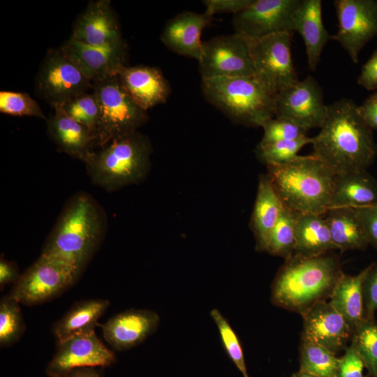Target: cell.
<instances>
[{"instance_id":"d4e9b609","label":"cell","mask_w":377,"mask_h":377,"mask_svg":"<svg viewBox=\"0 0 377 377\" xmlns=\"http://www.w3.org/2000/svg\"><path fill=\"white\" fill-rule=\"evenodd\" d=\"M375 205H377V182L367 170L336 175L330 209Z\"/></svg>"},{"instance_id":"ee69618b","label":"cell","mask_w":377,"mask_h":377,"mask_svg":"<svg viewBox=\"0 0 377 377\" xmlns=\"http://www.w3.org/2000/svg\"><path fill=\"white\" fill-rule=\"evenodd\" d=\"M357 111L369 128L377 130V93L371 94L358 105Z\"/></svg>"},{"instance_id":"d6a6232c","label":"cell","mask_w":377,"mask_h":377,"mask_svg":"<svg viewBox=\"0 0 377 377\" xmlns=\"http://www.w3.org/2000/svg\"><path fill=\"white\" fill-rule=\"evenodd\" d=\"M20 303L9 295L0 302V346L7 347L17 342L25 331Z\"/></svg>"},{"instance_id":"7c38bea8","label":"cell","mask_w":377,"mask_h":377,"mask_svg":"<svg viewBox=\"0 0 377 377\" xmlns=\"http://www.w3.org/2000/svg\"><path fill=\"white\" fill-rule=\"evenodd\" d=\"M338 31L332 36L354 63L364 45L377 36V1L336 0Z\"/></svg>"},{"instance_id":"5b68a950","label":"cell","mask_w":377,"mask_h":377,"mask_svg":"<svg viewBox=\"0 0 377 377\" xmlns=\"http://www.w3.org/2000/svg\"><path fill=\"white\" fill-rule=\"evenodd\" d=\"M151 153L148 138L137 131L94 149L84 163L91 182L111 192L142 181Z\"/></svg>"},{"instance_id":"603a6c76","label":"cell","mask_w":377,"mask_h":377,"mask_svg":"<svg viewBox=\"0 0 377 377\" xmlns=\"http://www.w3.org/2000/svg\"><path fill=\"white\" fill-rule=\"evenodd\" d=\"M292 20L295 31L299 32L304 39L308 67L315 71L325 44L332 39L323 22L322 1L300 0Z\"/></svg>"},{"instance_id":"5bb4252c","label":"cell","mask_w":377,"mask_h":377,"mask_svg":"<svg viewBox=\"0 0 377 377\" xmlns=\"http://www.w3.org/2000/svg\"><path fill=\"white\" fill-rule=\"evenodd\" d=\"M300 0H253L234 15L235 33L258 38L279 32L295 31L292 15Z\"/></svg>"},{"instance_id":"4dcf8cb0","label":"cell","mask_w":377,"mask_h":377,"mask_svg":"<svg viewBox=\"0 0 377 377\" xmlns=\"http://www.w3.org/2000/svg\"><path fill=\"white\" fill-rule=\"evenodd\" d=\"M297 212L285 207L274 227L265 251L286 259L295 253Z\"/></svg>"},{"instance_id":"7bdbcfd3","label":"cell","mask_w":377,"mask_h":377,"mask_svg":"<svg viewBox=\"0 0 377 377\" xmlns=\"http://www.w3.org/2000/svg\"><path fill=\"white\" fill-rule=\"evenodd\" d=\"M357 82L367 90L377 89V48L362 66Z\"/></svg>"},{"instance_id":"3957f363","label":"cell","mask_w":377,"mask_h":377,"mask_svg":"<svg viewBox=\"0 0 377 377\" xmlns=\"http://www.w3.org/2000/svg\"><path fill=\"white\" fill-rule=\"evenodd\" d=\"M343 273L339 258L329 253L313 257L294 253L285 259L272 282L271 301L302 315L330 299Z\"/></svg>"},{"instance_id":"7dc6e473","label":"cell","mask_w":377,"mask_h":377,"mask_svg":"<svg viewBox=\"0 0 377 377\" xmlns=\"http://www.w3.org/2000/svg\"><path fill=\"white\" fill-rule=\"evenodd\" d=\"M290 377H316L308 372L300 370L294 373Z\"/></svg>"},{"instance_id":"d6986e66","label":"cell","mask_w":377,"mask_h":377,"mask_svg":"<svg viewBox=\"0 0 377 377\" xmlns=\"http://www.w3.org/2000/svg\"><path fill=\"white\" fill-rule=\"evenodd\" d=\"M70 38L90 45L122 40L120 25L110 1H91L77 19Z\"/></svg>"},{"instance_id":"1f68e13d","label":"cell","mask_w":377,"mask_h":377,"mask_svg":"<svg viewBox=\"0 0 377 377\" xmlns=\"http://www.w3.org/2000/svg\"><path fill=\"white\" fill-rule=\"evenodd\" d=\"M350 341L369 377H377V321L365 320L353 331Z\"/></svg>"},{"instance_id":"9a60e30c","label":"cell","mask_w":377,"mask_h":377,"mask_svg":"<svg viewBox=\"0 0 377 377\" xmlns=\"http://www.w3.org/2000/svg\"><path fill=\"white\" fill-rule=\"evenodd\" d=\"M115 361L114 353L104 346L93 331L57 342L45 372L49 377H63L75 369L105 367Z\"/></svg>"},{"instance_id":"7402d4cb","label":"cell","mask_w":377,"mask_h":377,"mask_svg":"<svg viewBox=\"0 0 377 377\" xmlns=\"http://www.w3.org/2000/svg\"><path fill=\"white\" fill-rule=\"evenodd\" d=\"M53 108L54 114L47 120L50 138L60 151L84 162L95 149L93 134L68 116L61 106Z\"/></svg>"},{"instance_id":"30bf717a","label":"cell","mask_w":377,"mask_h":377,"mask_svg":"<svg viewBox=\"0 0 377 377\" xmlns=\"http://www.w3.org/2000/svg\"><path fill=\"white\" fill-rule=\"evenodd\" d=\"M89 80L60 47L50 49L36 79V93L53 108L92 90Z\"/></svg>"},{"instance_id":"83f0119b","label":"cell","mask_w":377,"mask_h":377,"mask_svg":"<svg viewBox=\"0 0 377 377\" xmlns=\"http://www.w3.org/2000/svg\"><path fill=\"white\" fill-rule=\"evenodd\" d=\"M323 215L297 213L295 223V254L313 257L336 250Z\"/></svg>"},{"instance_id":"277c9868","label":"cell","mask_w":377,"mask_h":377,"mask_svg":"<svg viewBox=\"0 0 377 377\" xmlns=\"http://www.w3.org/2000/svg\"><path fill=\"white\" fill-rule=\"evenodd\" d=\"M285 207L302 214L325 215L330 209L336 175L312 154L285 165H267Z\"/></svg>"},{"instance_id":"ac0fdd59","label":"cell","mask_w":377,"mask_h":377,"mask_svg":"<svg viewBox=\"0 0 377 377\" xmlns=\"http://www.w3.org/2000/svg\"><path fill=\"white\" fill-rule=\"evenodd\" d=\"M159 315L149 309H131L110 318L102 325L105 341L115 350H126L142 343L155 332Z\"/></svg>"},{"instance_id":"f35d334b","label":"cell","mask_w":377,"mask_h":377,"mask_svg":"<svg viewBox=\"0 0 377 377\" xmlns=\"http://www.w3.org/2000/svg\"><path fill=\"white\" fill-rule=\"evenodd\" d=\"M362 293L366 320H374L377 311V263H373L366 267Z\"/></svg>"},{"instance_id":"ffe728a7","label":"cell","mask_w":377,"mask_h":377,"mask_svg":"<svg viewBox=\"0 0 377 377\" xmlns=\"http://www.w3.org/2000/svg\"><path fill=\"white\" fill-rule=\"evenodd\" d=\"M212 19L205 12H183L166 23L161 39L172 52L199 61L203 47L201 34Z\"/></svg>"},{"instance_id":"e0dca14e","label":"cell","mask_w":377,"mask_h":377,"mask_svg":"<svg viewBox=\"0 0 377 377\" xmlns=\"http://www.w3.org/2000/svg\"><path fill=\"white\" fill-rule=\"evenodd\" d=\"M301 316L303 318L301 341L318 344L335 354L346 349L352 331L329 301L315 304Z\"/></svg>"},{"instance_id":"d590c367","label":"cell","mask_w":377,"mask_h":377,"mask_svg":"<svg viewBox=\"0 0 377 377\" xmlns=\"http://www.w3.org/2000/svg\"><path fill=\"white\" fill-rule=\"evenodd\" d=\"M210 316L218 328L222 345L228 356L243 377H249L243 349L237 334L228 320L217 309L211 310Z\"/></svg>"},{"instance_id":"6da1fadb","label":"cell","mask_w":377,"mask_h":377,"mask_svg":"<svg viewBox=\"0 0 377 377\" xmlns=\"http://www.w3.org/2000/svg\"><path fill=\"white\" fill-rule=\"evenodd\" d=\"M355 103L342 98L327 105L320 131L312 138V155L335 175L367 170L377 154L372 130L360 116Z\"/></svg>"},{"instance_id":"4fadbf2b","label":"cell","mask_w":377,"mask_h":377,"mask_svg":"<svg viewBox=\"0 0 377 377\" xmlns=\"http://www.w3.org/2000/svg\"><path fill=\"white\" fill-rule=\"evenodd\" d=\"M327 105L317 81L309 75L276 95L274 117L291 121L308 131L322 126Z\"/></svg>"},{"instance_id":"f546056e","label":"cell","mask_w":377,"mask_h":377,"mask_svg":"<svg viewBox=\"0 0 377 377\" xmlns=\"http://www.w3.org/2000/svg\"><path fill=\"white\" fill-rule=\"evenodd\" d=\"M339 360V357L327 348L301 341L300 370L316 377H337Z\"/></svg>"},{"instance_id":"2e32d148","label":"cell","mask_w":377,"mask_h":377,"mask_svg":"<svg viewBox=\"0 0 377 377\" xmlns=\"http://www.w3.org/2000/svg\"><path fill=\"white\" fill-rule=\"evenodd\" d=\"M60 48L92 84L118 75L126 66V45L123 40L108 45H90L69 38Z\"/></svg>"},{"instance_id":"44dd1931","label":"cell","mask_w":377,"mask_h":377,"mask_svg":"<svg viewBox=\"0 0 377 377\" xmlns=\"http://www.w3.org/2000/svg\"><path fill=\"white\" fill-rule=\"evenodd\" d=\"M118 75L136 104L145 111L166 102L170 94L168 82L156 67L126 66Z\"/></svg>"},{"instance_id":"bcb514c9","label":"cell","mask_w":377,"mask_h":377,"mask_svg":"<svg viewBox=\"0 0 377 377\" xmlns=\"http://www.w3.org/2000/svg\"><path fill=\"white\" fill-rule=\"evenodd\" d=\"M98 367H82L75 369L63 377H102Z\"/></svg>"},{"instance_id":"9c48e42d","label":"cell","mask_w":377,"mask_h":377,"mask_svg":"<svg viewBox=\"0 0 377 377\" xmlns=\"http://www.w3.org/2000/svg\"><path fill=\"white\" fill-rule=\"evenodd\" d=\"M79 276L67 265L40 255L20 275L9 295L27 306L43 304L64 293Z\"/></svg>"},{"instance_id":"74e56055","label":"cell","mask_w":377,"mask_h":377,"mask_svg":"<svg viewBox=\"0 0 377 377\" xmlns=\"http://www.w3.org/2000/svg\"><path fill=\"white\" fill-rule=\"evenodd\" d=\"M264 134L260 144L297 140L306 137L304 128L286 119L270 118L263 123Z\"/></svg>"},{"instance_id":"4316f807","label":"cell","mask_w":377,"mask_h":377,"mask_svg":"<svg viewBox=\"0 0 377 377\" xmlns=\"http://www.w3.org/2000/svg\"><path fill=\"white\" fill-rule=\"evenodd\" d=\"M365 272L366 268L354 276L343 272L329 299V302L343 318L352 333L366 320L362 293Z\"/></svg>"},{"instance_id":"60d3db41","label":"cell","mask_w":377,"mask_h":377,"mask_svg":"<svg viewBox=\"0 0 377 377\" xmlns=\"http://www.w3.org/2000/svg\"><path fill=\"white\" fill-rule=\"evenodd\" d=\"M369 244L377 249V205L354 208Z\"/></svg>"},{"instance_id":"8fae6325","label":"cell","mask_w":377,"mask_h":377,"mask_svg":"<svg viewBox=\"0 0 377 377\" xmlns=\"http://www.w3.org/2000/svg\"><path fill=\"white\" fill-rule=\"evenodd\" d=\"M198 62L202 79L254 75L247 41L237 33L216 36L203 42Z\"/></svg>"},{"instance_id":"484cf974","label":"cell","mask_w":377,"mask_h":377,"mask_svg":"<svg viewBox=\"0 0 377 377\" xmlns=\"http://www.w3.org/2000/svg\"><path fill=\"white\" fill-rule=\"evenodd\" d=\"M110 305L105 299H91L75 303L52 327L57 342L95 331L98 320Z\"/></svg>"},{"instance_id":"cb8c5ba5","label":"cell","mask_w":377,"mask_h":377,"mask_svg":"<svg viewBox=\"0 0 377 377\" xmlns=\"http://www.w3.org/2000/svg\"><path fill=\"white\" fill-rule=\"evenodd\" d=\"M284 208L268 175H262L251 218L257 250L265 251L270 234Z\"/></svg>"},{"instance_id":"836d02e7","label":"cell","mask_w":377,"mask_h":377,"mask_svg":"<svg viewBox=\"0 0 377 377\" xmlns=\"http://www.w3.org/2000/svg\"><path fill=\"white\" fill-rule=\"evenodd\" d=\"M311 142L312 138L306 136L297 140L259 143L257 154L267 165H285L297 160L300 156L298 152Z\"/></svg>"},{"instance_id":"52a82bcc","label":"cell","mask_w":377,"mask_h":377,"mask_svg":"<svg viewBox=\"0 0 377 377\" xmlns=\"http://www.w3.org/2000/svg\"><path fill=\"white\" fill-rule=\"evenodd\" d=\"M99 117L95 133V149L118 138L137 131L147 120L123 86L118 75L93 82Z\"/></svg>"},{"instance_id":"f1b7e54d","label":"cell","mask_w":377,"mask_h":377,"mask_svg":"<svg viewBox=\"0 0 377 377\" xmlns=\"http://www.w3.org/2000/svg\"><path fill=\"white\" fill-rule=\"evenodd\" d=\"M325 214L336 250H364L369 246L354 208H332Z\"/></svg>"},{"instance_id":"ba28073f","label":"cell","mask_w":377,"mask_h":377,"mask_svg":"<svg viewBox=\"0 0 377 377\" xmlns=\"http://www.w3.org/2000/svg\"><path fill=\"white\" fill-rule=\"evenodd\" d=\"M293 32H279L258 38L244 37L254 78L274 95L299 81L291 56Z\"/></svg>"},{"instance_id":"ab89813d","label":"cell","mask_w":377,"mask_h":377,"mask_svg":"<svg viewBox=\"0 0 377 377\" xmlns=\"http://www.w3.org/2000/svg\"><path fill=\"white\" fill-rule=\"evenodd\" d=\"M365 366L357 350L350 345L339 357L337 377H369L364 375Z\"/></svg>"},{"instance_id":"b9f144b4","label":"cell","mask_w":377,"mask_h":377,"mask_svg":"<svg viewBox=\"0 0 377 377\" xmlns=\"http://www.w3.org/2000/svg\"><path fill=\"white\" fill-rule=\"evenodd\" d=\"M253 0H205V13L213 17L215 14L231 13L234 15L249 7Z\"/></svg>"},{"instance_id":"8d00e7d4","label":"cell","mask_w":377,"mask_h":377,"mask_svg":"<svg viewBox=\"0 0 377 377\" xmlns=\"http://www.w3.org/2000/svg\"><path fill=\"white\" fill-rule=\"evenodd\" d=\"M0 111L13 116H30L45 119L37 102L24 92L1 91Z\"/></svg>"},{"instance_id":"f6af8a7d","label":"cell","mask_w":377,"mask_h":377,"mask_svg":"<svg viewBox=\"0 0 377 377\" xmlns=\"http://www.w3.org/2000/svg\"><path fill=\"white\" fill-rule=\"evenodd\" d=\"M20 275L16 263L7 260L4 258L1 257L0 288L1 290L8 284H15L20 279Z\"/></svg>"},{"instance_id":"8992f818","label":"cell","mask_w":377,"mask_h":377,"mask_svg":"<svg viewBox=\"0 0 377 377\" xmlns=\"http://www.w3.org/2000/svg\"><path fill=\"white\" fill-rule=\"evenodd\" d=\"M205 98L233 121L261 126L274 117L275 95L254 77H219L202 79Z\"/></svg>"},{"instance_id":"7a4b0ae2","label":"cell","mask_w":377,"mask_h":377,"mask_svg":"<svg viewBox=\"0 0 377 377\" xmlns=\"http://www.w3.org/2000/svg\"><path fill=\"white\" fill-rule=\"evenodd\" d=\"M106 228V214L98 202L88 193H76L66 202L40 255L80 275L101 244Z\"/></svg>"},{"instance_id":"e575fe53","label":"cell","mask_w":377,"mask_h":377,"mask_svg":"<svg viewBox=\"0 0 377 377\" xmlns=\"http://www.w3.org/2000/svg\"><path fill=\"white\" fill-rule=\"evenodd\" d=\"M66 113L78 123L95 133L99 117V107L93 89L91 92L80 94L59 105Z\"/></svg>"}]
</instances>
